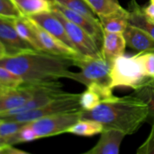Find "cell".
I'll use <instances>...</instances> for the list:
<instances>
[{
	"instance_id": "obj_1",
	"label": "cell",
	"mask_w": 154,
	"mask_h": 154,
	"mask_svg": "<svg viewBox=\"0 0 154 154\" xmlns=\"http://www.w3.org/2000/svg\"><path fill=\"white\" fill-rule=\"evenodd\" d=\"M73 59L32 50L1 57L0 66L20 77L23 84H42L66 78Z\"/></svg>"
},
{
	"instance_id": "obj_2",
	"label": "cell",
	"mask_w": 154,
	"mask_h": 154,
	"mask_svg": "<svg viewBox=\"0 0 154 154\" xmlns=\"http://www.w3.org/2000/svg\"><path fill=\"white\" fill-rule=\"evenodd\" d=\"M150 110L147 104L134 94L117 97L102 102L94 109L82 111L81 119L99 122L104 129H114L126 135L138 132L148 121Z\"/></svg>"
},
{
	"instance_id": "obj_3",
	"label": "cell",
	"mask_w": 154,
	"mask_h": 154,
	"mask_svg": "<svg viewBox=\"0 0 154 154\" xmlns=\"http://www.w3.org/2000/svg\"><path fill=\"white\" fill-rule=\"evenodd\" d=\"M73 62L74 66L79 68L81 71L78 72L69 71L66 78L81 83L87 87L91 84L111 87L110 75L111 63L103 57L96 58L78 56L74 57Z\"/></svg>"
},
{
	"instance_id": "obj_4",
	"label": "cell",
	"mask_w": 154,
	"mask_h": 154,
	"mask_svg": "<svg viewBox=\"0 0 154 154\" xmlns=\"http://www.w3.org/2000/svg\"><path fill=\"white\" fill-rule=\"evenodd\" d=\"M81 93H66L54 99L49 103L36 109L23 113L0 117V120L20 123H30L34 120L67 112L83 111L80 103Z\"/></svg>"
},
{
	"instance_id": "obj_5",
	"label": "cell",
	"mask_w": 154,
	"mask_h": 154,
	"mask_svg": "<svg viewBox=\"0 0 154 154\" xmlns=\"http://www.w3.org/2000/svg\"><path fill=\"white\" fill-rule=\"evenodd\" d=\"M110 75L112 89L128 87L135 90L150 79L144 75L138 54L132 57L123 55L115 59L111 64Z\"/></svg>"
},
{
	"instance_id": "obj_6",
	"label": "cell",
	"mask_w": 154,
	"mask_h": 154,
	"mask_svg": "<svg viewBox=\"0 0 154 154\" xmlns=\"http://www.w3.org/2000/svg\"><path fill=\"white\" fill-rule=\"evenodd\" d=\"M81 112L82 111L55 114L29 123L35 130L38 139L56 136L67 133L68 129L81 120Z\"/></svg>"
},
{
	"instance_id": "obj_7",
	"label": "cell",
	"mask_w": 154,
	"mask_h": 154,
	"mask_svg": "<svg viewBox=\"0 0 154 154\" xmlns=\"http://www.w3.org/2000/svg\"><path fill=\"white\" fill-rule=\"evenodd\" d=\"M51 11L63 24L75 51L80 55L86 57H102L101 49L88 33L66 19L57 10L51 9Z\"/></svg>"
},
{
	"instance_id": "obj_8",
	"label": "cell",
	"mask_w": 154,
	"mask_h": 154,
	"mask_svg": "<svg viewBox=\"0 0 154 154\" xmlns=\"http://www.w3.org/2000/svg\"><path fill=\"white\" fill-rule=\"evenodd\" d=\"M62 87L63 84L58 81L48 84H38L31 99H29L25 104L19 108L1 113L0 117L23 113L40 108L64 93L65 92L63 91Z\"/></svg>"
},
{
	"instance_id": "obj_9",
	"label": "cell",
	"mask_w": 154,
	"mask_h": 154,
	"mask_svg": "<svg viewBox=\"0 0 154 154\" xmlns=\"http://www.w3.org/2000/svg\"><path fill=\"white\" fill-rule=\"evenodd\" d=\"M51 9H54L61 13L65 17L84 29L96 42L99 48H102L103 42L104 30L99 18H92L86 15L68 9L58 3L51 1Z\"/></svg>"
},
{
	"instance_id": "obj_10",
	"label": "cell",
	"mask_w": 154,
	"mask_h": 154,
	"mask_svg": "<svg viewBox=\"0 0 154 154\" xmlns=\"http://www.w3.org/2000/svg\"><path fill=\"white\" fill-rule=\"evenodd\" d=\"M0 42L5 47L6 55H15L34 50L19 35L13 18L0 16Z\"/></svg>"
},
{
	"instance_id": "obj_11",
	"label": "cell",
	"mask_w": 154,
	"mask_h": 154,
	"mask_svg": "<svg viewBox=\"0 0 154 154\" xmlns=\"http://www.w3.org/2000/svg\"><path fill=\"white\" fill-rule=\"evenodd\" d=\"M30 24L37 35L41 46L44 52L54 54L57 56L68 57H76L81 56L76 51L69 48L63 42L57 39L49 32L44 29L43 28L35 23L32 20L29 18Z\"/></svg>"
},
{
	"instance_id": "obj_12",
	"label": "cell",
	"mask_w": 154,
	"mask_h": 154,
	"mask_svg": "<svg viewBox=\"0 0 154 154\" xmlns=\"http://www.w3.org/2000/svg\"><path fill=\"white\" fill-rule=\"evenodd\" d=\"M38 84H23L9 90H0V114L19 108L34 94Z\"/></svg>"
},
{
	"instance_id": "obj_13",
	"label": "cell",
	"mask_w": 154,
	"mask_h": 154,
	"mask_svg": "<svg viewBox=\"0 0 154 154\" xmlns=\"http://www.w3.org/2000/svg\"><path fill=\"white\" fill-rule=\"evenodd\" d=\"M126 134L114 129H104L97 144L85 154H118Z\"/></svg>"
},
{
	"instance_id": "obj_14",
	"label": "cell",
	"mask_w": 154,
	"mask_h": 154,
	"mask_svg": "<svg viewBox=\"0 0 154 154\" xmlns=\"http://www.w3.org/2000/svg\"><path fill=\"white\" fill-rule=\"evenodd\" d=\"M29 18L32 20L38 25L40 26L42 28L46 30L48 32L54 35L57 39L63 42L65 45L75 51L72 42L68 36L64 26L62 23L61 21L57 18V17L53 13L52 11L44 12V13L30 17Z\"/></svg>"
},
{
	"instance_id": "obj_15",
	"label": "cell",
	"mask_w": 154,
	"mask_h": 154,
	"mask_svg": "<svg viewBox=\"0 0 154 154\" xmlns=\"http://www.w3.org/2000/svg\"><path fill=\"white\" fill-rule=\"evenodd\" d=\"M114 96L111 87L91 84L87 87L84 93H81L80 103L83 111H90Z\"/></svg>"
},
{
	"instance_id": "obj_16",
	"label": "cell",
	"mask_w": 154,
	"mask_h": 154,
	"mask_svg": "<svg viewBox=\"0 0 154 154\" xmlns=\"http://www.w3.org/2000/svg\"><path fill=\"white\" fill-rule=\"evenodd\" d=\"M126 46L138 53L154 51V39L147 32L129 24L123 32Z\"/></svg>"
},
{
	"instance_id": "obj_17",
	"label": "cell",
	"mask_w": 154,
	"mask_h": 154,
	"mask_svg": "<svg viewBox=\"0 0 154 154\" xmlns=\"http://www.w3.org/2000/svg\"><path fill=\"white\" fill-rule=\"evenodd\" d=\"M126 48V42L123 33L104 31L101 52L105 60L112 64L115 59L124 55Z\"/></svg>"
},
{
	"instance_id": "obj_18",
	"label": "cell",
	"mask_w": 154,
	"mask_h": 154,
	"mask_svg": "<svg viewBox=\"0 0 154 154\" xmlns=\"http://www.w3.org/2000/svg\"><path fill=\"white\" fill-rule=\"evenodd\" d=\"M99 19L104 31L123 33L129 24V11L123 8L115 13L99 17Z\"/></svg>"
},
{
	"instance_id": "obj_19",
	"label": "cell",
	"mask_w": 154,
	"mask_h": 154,
	"mask_svg": "<svg viewBox=\"0 0 154 154\" xmlns=\"http://www.w3.org/2000/svg\"><path fill=\"white\" fill-rule=\"evenodd\" d=\"M128 7L129 23L144 30L154 39V23L147 17L136 0H131Z\"/></svg>"
},
{
	"instance_id": "obj_20",
	"label": "cell",
	"mask_w": 154,
	"mask_h": 154,
	"mask_svg": "<svg viewBox=\"0 0 154 154\" xmlns=\"http://www.w3.org/2000/svg\"><path fill=\"white\" fill-rule=\"evenodd\" d=\"M23 17H30L51 11V0H12Z\"/></svg>"
},
{
	"instance_id": "obj_21",
	"label": "cell",
	"mask_w": 154,
	"mask_h": 154,
	"mask_svg": "<svg viewBox=\"0 0 154 154\" xmlns=\"http://www.w3.org/2000/svg\"><path fill=\"white\" fill-rule=\"evenodd\" d=\"M14 24L19 35L35 51H43L37 35L35 33L28 17H20L14 19ZM44 52V51H43Z\"/></svg>"
},
{
	"instance_id": "obj_22",
	"label": "cell",
	"mask_w": 154,
	"mask_h": 154,
	"mask_svg": "<svg viewBox=\"0 0 154 154\" xmlns=\"http://www.w3.org/2000/svg\"><path fill=\"white\" fill-rule=\"evenodd\" d=\"M103 129L104 126L99 122L93 120L81 119L68 129L67 133L78 136L92 137L97 134H101Z\"/></svg>"
},
{
	"instance_id": "obj_23",
	"label": "cell",
	"mask_w": 154,
	"mask_h": 154,
	"mask_svg": "<svg viewBox=\"0 0 154 154\" xmlns=\"http://www.w3.org/2000/svg\"><path fill=\"white\" fill-rule=\"evenodd\" d=\"M98 17L111 14L121 10L118 0H85Z\"/></svg>"
},
{
	"instance_id": "obj_24",
	"label": "cell",
	"mask_w": 154,
	"mask_h": 154,
	"mask_svg": "<svg viewBox=\"0 0 154 154\" xmlns=\"http://www.w3.org/2000/svg\"><path fill=\"white\" fill-rule=\"evenodd\" d=\"M60 5L92 18H99L85 0H52Z\"/></svg>"
},
{
	"instance_id": "obj_25",
	"label": "cell",
	"mask_w": 154,
	"mask_h": 154,
	"mask_svg": "<svg viewBox=\"0 0 154 154\" xmlns=\"http://www.w3.org/2000/svg\"><path fill=\"white\" fill-rule=\"evenodd\" d=\"M133 94L147 104L150 110L149 119L153 121L154 120V84L150 82V79L144 85L135 90Z\"/></svg>"
},
{
	"instance_id": "obj_26",
	"label": "cell",
	"mask_w": 154,
	"mask_h": 154,
	"mask_svg": "<svg viewBox=\"0 0 154 154\" xmlns=\"http://www.w3.org/2000/svg\"><path fill=\"white\" fill-rule=\"evenodd\" d=\"M23 84L22 78L6 68L0 66V89L9 90L20 87Z\"/></svg>"
},
{
	"instance_id": "obj_27",
	"label": "cell",
	"mask_w": 154,
	"mask_h": 154,
	"mask_svg": "<svg viewBox=\"0 0 154 154\" xmlns=\"http://www.w3.org/2000/svg\"><path fill=\"white\" fill-rule=\"evenodd\" d=\"M138 58L146 77L154 79V51L138 53Z\"/></svg>"
},
{
	"instance_id": "obj_28",
	"label": "cell",
	"mask_w": 154,
	"mask_h": 154,
	"mask_svg": "<svg viewBox=\"0 0 154 154\" xmlns=\"http://www.w3.org/2000/svg\"><path fill=\"white\" fill-rule=\"evenodd\" d=\"M0 16L14 19L22 15L12 0H0Z\"/></svg>"
},
{
	"instance_id": "obj_29",
	"label": "cell",
	"mask_w": 154,
	"mask_h": 154,
	"mask_svg": "<svg viewBox=\"0 0 154 154\" xmlns=\"http://www.w3.org/2000/svg\"><path fill=\"white\" fill-rule=\"evenodd\" d=\"M138 154H154V120L152 121L151 130L147 139L137 150Z\"/></svg>"
},
{
	"instance_id": "obj_30",
	"label": "cell",
	"mask_w": 154,
	"mask_h": 154,
	"mask_svg": "<svg viewBox=\"0 0 154 154\" xmlns=\"http://www.w3.org/2000/svg\"><path fill=\"white\" fill-rule=\"evenodd\" d=\"M144 14L148 19L154 21V0H150V2L146 8H143Z\"/></svg>"
},
{
	"instance_id": "obj_31",
	"label": "cell",
	"mask_w": 154,
	"mask_h": 154,
	"mask_svg": "<svg viewBox=\"0 0 154 154\" xmlns=\"http://www.w3.org/2000/svg\"><path fill=\"white\" fill-rule=\"evenodd\" d=\"M5 55H6V51H5V47L3 46L2 44L0 42V58L4 57V56Z\"/></svg>"
},
{
	"instance_id": "obj_32",
	"label": "cell",
	"mask_w": 154,
	"mask_h": 154,
	"mask_svg": "<svg viewBox=\"0 0 154 154\" xmlns=\"http://www.w3.org/2000/svg\"><path fill=\"white\" fill-rule=\"evenodd\" d=\"M150 82H151L153 84H154V79H150Z\"/></svg>"
},
{
	"instance_id": "obj_33",
	"label": "cell",
	"mask_w": 154,
	"mask_h": 154,
	"mask_svg": "<svg viewBox=\"0 0 154 154\" xmlns=\"http://www.w3.org/2000/svg\"><path fill=\"white\" fill-rule=\"evenodd\" d=\"M151 21H152V20H151ZM152 22H153V23H154V21H152Z\"/></svg>"
},
{
	"instance_id": "obj_34",
	"label": "cell",
	"mask_w": 154,
	"mask_h": 154,
	"mask_svg": "<svg viewBox=\"0 0 154 154\" xmlns=\"http://www.w3.org/2000/svg\"><path fill=\"white\" fill-rule=\"evenodd\" d=\"M51 1H52V0H51Z\"/></svg>"
},
{
	"instance_id": "obj_35",
	"label": "cell",
	"mask_w": 154,
	"mask_h": 154,
	"mask_svg": "<svg viewBox=\"0 0 154 154\" xmlns=\"http://www.w3.org/2000/svg\"><path fill=\"white\" fill-rule=\"evenodd\" d=\"M0 90H1V89H0Z\"/></svg>"
}]
</instances>
